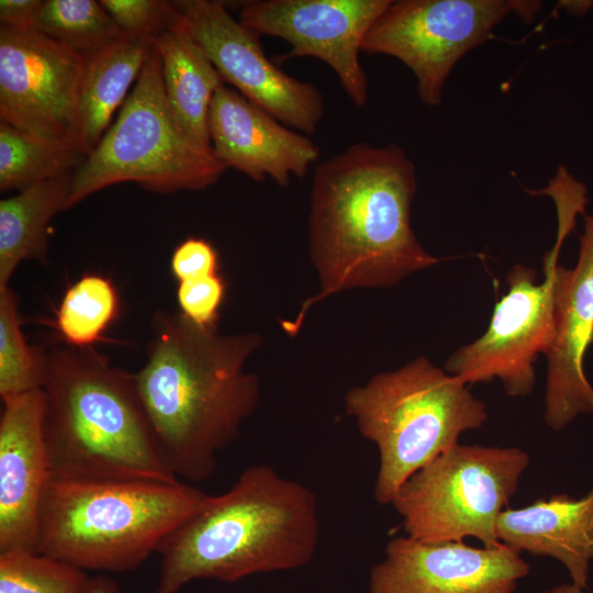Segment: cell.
Segmentation results:
<instances>
[{"instance_id":"obj_1","label":"cell","mask_w":593,"mask_h":593,"mask_svg":"<svg viewBox=\"0 0 593 593\" xmlns=\"http://www.w3.org/2000/svg\"><path fill=\"white\" fill-rule=\"evenodd\" d=\"M415 166L398 144L358 142L321 161L310 194L309 240L320 291L282 329L295 336L307 311L353 288L391 287L439 262L416 238Z\"/></svg>"},{"instance_id":"obj_23","label":"cell","mask_w":593,"mask_h":593,"mask_svg":"<svg viewBox=\"0 0 593 593\" xmlns=\"http://www.w3.org/2000/svg\"><path fill=\"white\" fill-rule=\"evenodd\" d=\"M119 294L112 281L86 275L65 292L56 314V327L66 345L93 347L118 317Z\"/></svg>"},{"instance_id":"obj_16","label":"cell","mask_w":593,"mask_h":593,"mask_svg":"<svg viewBox=\"0 0 593 593\" xmlns=\"http://www.w3.org/2000/svg\"><path fill=\"white\" fill-rule=\"evenodd\" d=\"M0 551H36L42 499L51 479L42 389L2 398Z\"/></svg>"},{"instance_id":"obj_2","label":"cell","mask_w":593,"mask_h":593,"mask_svg":"<svg viewBox=\"0 0 593 593\" xmlns=\"http://www.w3.org/2000/svg\"><path fill=\"white\" fill-rule=\"evenodd\" d=\"M262 343L256 333L221 334L181 312L157 311L146 361L133 373L160 450L180 480L201 482L239 435L260 398L246 370Z\"/></svg>"},{"instance_id":"obj_19","label":"cell","mask_w":593,"mask_h":593,"mask_svg":"<svg viewBox=\"0 0 593 593\" xmlns=\"http://www.w3.org/2000/svg\"><path fill=\"white\" fill-rule=\"evenodd\" d=\"M153 45L160 56L165 92L177 122L199 148L213 152L208 114L214 93L224 85L222 76L191 37L176 8L171 23Z\"/></svg>"},{"instance_id":"obj_32","label":"cell","mask_w":593,"mask_h":593,"mask_svg":"<svg viewBox=\"0 0 593 593\" xmlns=\"http://www.w3.org/2000/svg\"><path fill=\"white\" fill-rule=\"evenodd\" d=\"M542 593H584L582 589L573 585V584H562L559 586H555L548 591H545Z\"/></svg>"},{"instance_id":"obj_30","label":"cell","mask_w":593,"mask_h":593,"mask_svg":"<svg viewBox=\"0 0 593 593\" xmlns=\"http://www.w3.org/2000/svg\"><path fill=\"white\" fill-rule=\"evenodd\" d=\"M42 3V0H1V24L16 29H34Z\"/></svg>"},{"instance_id":"obj_17","label":"cell","mask_w":593,"mask_h":593,"mask_svg":"<svg viewBox=\"0 0 593 593\" xmlns=\"http://www.w3.org/2000/svg\"><path fill=\"white\" fill-rule=\"evenodd\" d=\"M215 157L257 182L267 177L287 187L303 178L320 149L307 136L286 126L239 92L224 85L214 93L208 114Z\"/></svg>"},{"instance_id":"obj_3","label":"cell","mask_w":593,"mask_h":593,"mask_svg":"<svg viewBox=\"0 0 593 593\" xmlns=\"http://www.w3.org/2000/svg\"><path fill=\"white\" fill-rule=\"evenodd\" d=\"M318 537L314 492L267 465L251 466L165 540L154 593H178L194 580L234 583L302 568Z\"/></svg>"},{"instance_id":"obj_8","label":"cell","mask_w":593,"mask_h":593,"mask_svg":"<svg viewBox=\"0 0 593 593\" xmlns=\"http://www.w3.org/2000/svg\"><path fill=\"white\" fill-rule=\"evenodd\" d=\"M517 447L456 444L413 473L391 504L406 536L426 542L474 537L500 544L496 525L528 467Z\"/></svg>"},{"instance_id":"obj_4","label":"cell","mask_w":593,"mask_h":593,"mask_svg":"<svg viewBox=\"0 0 593 593\" xmlns=\"http://www.w3.org/2000/svg\"><path fill=\"white\" fill-rule=\"evenodd\" d=\"M42 391L51 478L180 480L160 450L133 373L93 347L48 349Z\"/></svg>"},{"instance_id":"obj_5","label":"cell","mask_w":593,"mask_h":593,"mask_svg":"<svg viewBox=\"0 0 593 593\" xmlns=\"http://www.w3.org/2000/svg\"><path fill=\"white\" fill-rule=\"evenodd\" d=\"M209 497L182 480L51 478L40 510L36 551L83 571H133Z\"/></svg>"},{"instance_id":"obj_13","label":"cell","mask_w":593,"mask_h":593,"mask_svg":"<svg viewBox=\"0 0 593 593\" xmlns=\"http://www.w3.org/2000/svg\"><path fill=\"white\" fill-rule=\"evenodd\" d=\"M391 0H248L239 22L259 35L290 44L275 60L313 57L336 74L345 93L357 105L368 102V79L359 53L368 31Z\"/></svg>"},{"instance_id":"obj_27","label":"cell","mask_w":593,"mask_h":593,"mask_svg":"<svg viewBox=\"0 0 593 593\" xmlns=\"http://www.w3.org/2000/svg\"><path fill=\"white\" fill-rule=\"evenodd\" d=\"M123 34L152 40L172 21V1L163 0H101Z\"/></svg>"},{"instance_id":"obj_14","label":"cell","mask_w":593,"mask_h":593,"mask_svg":"<svg viewBox=\"0 0 593 593\" xmlns=\"http://www.w3.org/2000/svg\"><path fill=\"white\" fill-rule=\"evenodd\" d=\"M529 573L521 551L505 545L474 548L462 541H389L369 578V593H513Z\"/></svg>"},{"instance_id":"obj_10","label":"cell","mask_w":593,"mask_h":593,"mask_svg":"<svg viewBox=\"0 0 593 593\" xmlns=\"http://www.w3.org/2000/svg\"><path fill=\"white\" fill-rule=\"evenodd\" d=\"M538 8L539 2L511 0L392 1L368 31L361 52L401 60L416 78L421 101L436 107L465 54L484 43L510 12L527 19Z\"/></svg>"},{"instance_id":"obj_25","label":"cell","mask_w":593,"mask_h":593,"mask_svg":"<svg viewBox=\"0 0 593 593\" xmlns=\"http://www.w3.org/2000/svg\"><path fill=\"white\" fill-rule=\"evenodd\" d=\"M46 350L31 346L22 332L19 299L10 288L0 290V395L42 389Z\"/></svg>"},{"instance_id":"obj_26","label":"cell","mask_w":593,"mask_h":593,"mask_svg":"<svg viewBox=\"0 0 593 593\" xmlns=\"http://www.w3.org/2000/svg\"><path fill=\"white\" fill-rule=\"evenodd\" d=\"M89 577L31 549L0 551V593H82Z\"/></svg>"},{"instance_id":"obj_22","label":"cell","mask_w":593,"mask_h":593,"mask_svg":"<svg viewBox=\"0 0 593 593\" xmlns=\"http://www.w3.org/2000/svg\"><path fill=\"white\" fill-rule=\"evenodd\" d=\"M85 158L75 148L38 141L0 120L1 192L71 174Z\"/></svg>"},{"instance_id":"obj_28","label":"cell","mask_w":593,"mask_h":593,"mask_svg":"<svg viewBox=\"0 0 593 593\" xmlns=\"http://www.w3.org/2000/svg\"><path fill=\"white\" fill-rule=\"evenodd\" d=\"M225 282L216 272L178 282L177 301L187 318L203 327L217 326Z\"/></svg>"},{"instance_id":"obj_20","label":"cell","mask_w":593,"mask_h":593,"mask_svg":"<svg viewBox=\"0 0 593 593\" xmlns=\"http://www.w3.org/2000/svg\"><path fill=\"white\" fill-rule=\"evenodd\" d=\"M153 47L152 40L122 34L85 58L77 110V147L83 156L108 131L114 111L137 80Z\"/></svg>"},{"instance_id":"obj_24","label":"cell","mask_w":593,"mask_h":593,"mask_svg":"<svg viewBox=\"0 0 593 593\" xmlns=\"http://www.w3.org/2000/svg\"><path fill=\"white\" fill-rule=\"evenodd\" d=\"M35 30L88 58L123 33L110 14L94 0H45Z\"/></svg>"},{"instance_id":"obj_11","label":"cell","mask_w":593,"mask_h":593,"mask_svg":"<svg viewBox=\"0 0 593 593\" xmlns=\"http://www.w3.org/2000/svg\"><path fill=\"white\" fill-rule=\"evenodd\" d=\"M83 67L81 55L40 31L1 24L0 120L38 141L78 150Z\"/></svg>"},{"instance_id":"obj_9","label":"cell","mask_w":593,"mask_h":593,"mask_svg":"<svg viewBox=\"0 0 593 593\" xmlns=\"http://www.w3.org/2000/svg\"><path fill=\"white\" fill-rule=\"evenodd\" d=\"M558 211V236L545 255V280L536 282V270L516 265L507 276L508 292L494 307L486 332L473 343L457 349L446 362L449 374L465 384L495 378L511 396H526L535 385L534 363L552 344L556 326V268L574 215L584 213L585 193L573 187L550 194Z\"/></svg>"},{"instance_id":"obj_18","label":"cell","mask_w":593,"mask_h":593,"mask_svg":"<svg viewBox=\"0 0 593 593\" xmlns=\"http://www.w3.org/2000/svg\"><path fill=\"white\" fill-rule=\"evenodd\" d=\"M499 541L518 551L552 557L569 571L572 584L589 588L593 560V489L583 497L555 494L517 510H504L497 521Z\"/></svg>"},{"instance_id":"obj_21","label":"cell","mask_w":593,"mask_h":593,"mask_svg":"<svg viewBox=\"0 0 593 593\" xmlns=\"http://www.w3.org/2000/svg\"><path fill=\"white\" fill-rule=\"evenodd\" d=\"M74 172L32 184L0 201V290L9 287L22 261L47 259L48 225L65 210Z\"/></svg>"},{"instance_id":"obj_7","label":"cell","mask_w":593,"mask_h":593,"mask_svg":"<svg viewBox=\"0 0 593 593\" xmlns=\"http://www.w3.org/2000/svg\"><path fill=\"white\" fill-rule=\"evenodd\" d=\"M226 169L177 122L166 97L160 56L153 47L118 119L75 170L65 210L120 182L158 193L203 190Z\"/></svg>"},{"instance_id":"obj_6","label":"cell","mask_w":593,"mask_h":593,"mask_svg":"<svg viewBox=\"0 0 593 593\" xmlns=\"http://www.w3.org/2000/svg\"><path fill=\"white\" fill-rule=\"evenodd\" d=\"M345 407L361 435L378 447L373 495L380 504H391L413 473L488 418L484 403L467 384L423 356L351 388Z\"/></svg>"},{"instance_id":"obj_12","label":"cell","mask_w":593,"mask_h":593,"mask_svg":"<svg viewBox=\"0 0 593 593\" xmlns=\"http://www.w3.org/2000/svg\"><path fill=\"white\" fill-rule=\"evenodd\" d=\"M194 42L224 81L290 128L313 134L324 116L321 90L299 80L266 56L259 34L232 18L213 0L172 1Z\"/></svg>"},{"instance_id":"obj_31","label":"cell","mask_w":593,"mask_h":593,"mask_svg":"<svg viewBox=\"0 0 593 593\" xmlns=\"http://www.w3.org/2000/svg\"><path fill=\"white\" fill-rule=\"evenodd\" d=\"M82 593H122L119 585L109 577H89Z\"/></svg>"},{"instance_id":"obj_15","label":"cell","mask_w":593,"mask_h":593,"mask_svg":"<svg viewBox=\"0 0 593 593\" xmlns=\"http://www.w3.org/2000/svg\"><path fill=\"white\" fill-rule=\"evenodd\" d=\"M577 266L556 268V326L548 351L545 421L555 430L577 415L593 414V388L583 372V358L593 344V215L583 213Z\"/></svg>"},{"instance_id":"obj_29","label":"cell","mask_w":593,"mask_h":593,"mask_svg":"<svg viewBox=\"0 0 593 593\" xmlns=\"http://www.w3.org/2000/svg\"><path fill=\"white\" fill-rule=\"evenodd\" d=\"M170 264L178 282L219 272L217 251L203 238L190 237L181 242Z\"/></svg>"}]
</instances>
